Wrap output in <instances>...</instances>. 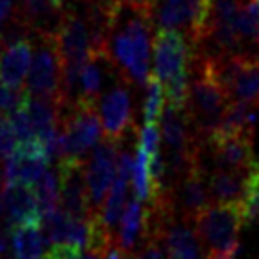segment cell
<instances>
[{"label": "cell", "instance_id": "cell-20", "mask_svg": "<svg viewBox=\"0 0 259 259\" xmlns=\"http://www.w3.org/2000/svg\"><path fill=\"white\" fill-rule=\"evenodd\" d=\"M238 208L242 213L244 225H250L259 219V160L251 164L246 174L242 196L238 200Z\"/></svg>", "mask_w": 259, "mask_h": 259}, {"label": "cell", "instance_id": "cell-8", "mask_svg": "<svg viewBox=\"0 0 259 259\" xmlns=\"http://www.w3.org/2000/svg\"><path fill=\"white\" fill-rule=\"evenodd\" d=\"M128 82L122 78H116L109 92L101 94L96 103L99 122H101V132L105 134V139L118 143L134 132V107H132V94H130Z\"/></svg>", "mask_w": 259, "mask_h": 259}, {"label": "cell", "instance_id": "cell-18", "mask_svg": "<svg viewBox=\"0 0 259 259\" xmlns=\"http://www.w3.org/2000/svg\"><path fill=\"white\" fill-rule=\"evenodd\" d=\"M128 181L130 179L122 178V176L114 179L111 189H109L107 202L103 206H99V210L96 211L97 221L111 235H114V229L118 225L122 211H124V204H126V196H128Z\"/></svg>", "mask_w": 259, "mask_h": 259}, {"label": "cell", "instance_id": "cell-7", "mask_svg": "<svg viewBox=\"0 0 259 259\" xmlns=\"http://www.w3.org/2000/svg\"><path fill=\"white\" fill-rule=\"evenodd\" d=\"M211 0H153L151 16L156 29H176L183 32L191 48L202 34Z\"/></svg>", "mask_w": 259, "mask_h": 259}, {"label": "cell", "instance_id": "cell-29", "mask_svg": "<svg viewBox=\"0 0 259 259\" xmlns=\"http://www.w3.org/2000/svg\"><path fill=\"white\" fill-rule=\"evenodd\" d=\"M76 259H99V255H97V253H94V251L86 250V251H82Z\"/></svg>", "mask_w": 259, "mask_h": 259}, {"label": "cell", "instance_id": "cell-1", "mask_svg": "<svg viewBox=\"0 0 259 259\" xmlns=\"http://www.w3.org/2000/svg\"><path fill=\"white\" fill-rule=\"evenodd\" d=\"M145 2L116 0L114 16L107 32L105 56L118 78L132 88L145 86L151 76L153 16Z\"/></svg>", "mask_w": 259, "mask_h": 259}, {"label": "cell", "instance_id": "cell-28", "mask_svg": "<svg viewBox=\"0 0 259 259\" xmlns=\"http://www.w3.org/2000/svg\"><path fill=\"white\" fill-rule=\"evenodd\" d=\"M236 253H219V251H208L206 259H235Z\"/></svg>", "mask_w": 259, "mask_h": 259}, {"label": "cell", "instance_id": "cell-14", "mask_svg": "<svg viewBox=\"0 0 259 259\" xmlns=\"http://www.w3.org/2000/svg\"><path fill=\"white\" fill-rule=\"evenodd\" d=\"M32 57V36H16L0 44V84L23 88Z\"/></svg>", "mask_w": 259, "mask_h": 259}, {"label": "cell", "instance_id": "cell-9", "mask_svg": "<svg viewBox=\"0 0 259 259\" xmlns=\"http://www.w3.org/2000/svg\"><path fill=\"white\" fill-rule=\"evenodd\" d=\"M118 143L113 141H97L94 147V154L88 166H84V178H86V189H88V200L92 213L99 210V206L105 200L109 189L114 181L116 174V153Z\"/></svg>", "mask_w": 259, "mask_h": 259}, {"label": "cell", "instance_id": "cell-19", "mask_svg": "<svg viewBox=\"0 0 259 259\" xmlns=\"http://www.w3.org/2000/svg\"><path fill=\"white\" fill-rule=\"evenodd\" d=\"M118 223H120V229H118L116 240L122 248H126L132 253L138 248V244H141V238H143V204L141 200L134 196L126 206V210L122 211Z\"/></svg>", "mask_w": 259, "mask_h": 259}, {"label": "cell", "instance_id": "cell-24", "mask_svg": "<svg viewBox=\"0 0 259 259\" xmlns=\"http://www.w3.org/2000/svg\"><path fill=\"white\" fill-rule=\"evenodd\" d=\"M27 92L23 88H10L6 84H0V113L10 114L25 103Z\"/></svg>", "mask_w": 259, "mask_h": 259}, {"label": "cell", "instance_id": "cell-6", "mask_svg": "<svg viewBox=\"0 0 259 259\" xmlns=\"http://www.w3.org/2000/svg\"><path fill=\"white\" fill-rule=\"evenodd\" d=\"M59 132L63 141V156L84 160L86 153L101 139V122L96 105L74 103L61 109Z\"/></svg>", "mask_w": 259, "mask_h": 259}, {"label": "cell", "instance_id": "cell-4", "mask_svg": "<svg viewBox=\"0 0 259 259\" xmlns=\"http://www.w3.org/2000/svg\"><path fill=\"white\" fill-rule=\"evenodd\" d=\"M242 213L238 204L213 202L191 219L198 242L208 251L238 253V233L242 229Z\"/></svg>", "mask_w": 259, "mask_h": 259}, {"label": "cell", "instance_id": "cell-27", "mask_svg": "<svg viewBox=\"0 0 259 259\" xmlns=\"http://www.w3.org/2000/svg\"><path fill=\"white\" fill-rule=\"evenodd\" d=\"M10 251V229L6 227V231L0 233V259H4Z\"/></svg>", "mask_w": 259, "mask_h": 259}, {"label": "cell", "instance_id": "cell-3", "mask_svg": "<svg viewBox=\"0 0 259 259\" xmlns=\"http://www.w3.org/2000/svg\"><path fill=\"white\" fill-rule=\"evenodd\" d=\"M229 103H231V97L227 96L225 90L219 86V82L206 69L202 57L193 52L189 99H187L185 109L198 141H204L218 130Z\"/></svg>", "mask_w": 259, "mask_h": 259}, {"label": "cell", "instance_id": "cell-15", "mask_svg": "<svg viewBox=\"0 0 259 259\" xmlns=\"http://www.w3.org/2000/svg\"><path fill=\"white\" fill-rule=\"evenodd\" d=\"M162 244L168 259H202L200 242L189 221L171 219L162 233Z\"/></svg>", "mask_w": 259, "mask_h": 259}, {"label": "cell", "instance_id": "cell-31", "mask_svg": "<svg viewBox=\"0 0 259 259\" xmlns=\"http://www.w3.org/2000/svg\"><path fill=\"white\" fill-rule=\"evenodd\" d=\"M0 211H2V198H0Z\"/></svg>", "mask_w": 259, "mask_h": 259}, {"label": "cell", "instance_id": "cell-26", "mask_svg": "<svg viewBox=\"0 0 259 259\" xmlns=\"http://www.w3.org/2000/svg\"><path fill=\"white\" fill-rule=\"evenodd\" d=\"M99 259H132V253H130L126 248H122L118 240H116V236L111 238L107 246L101 250L99 253Z\"/></svg>", "mask_w": 259, "mask_h": 259}, {"label": "cell", "instance_id": "cell-25", "mask_svg": "<svg viewBox=\"0 0 259 259\" xmlns=\"http://www.w3.org/2000/svg\"><path fill=\"white\" fill-rule=\"evenodd\" d=\"M14 149H16V138L10 130L8 118L4 116L0 120V158H6Z\"/></svg>", "mask_w": 259, "mask_h": 259}, {"label": "cell", "instance_id": "cell-2", "mask_svg": "<svg viewBox=\"0 0 259 259\" xmlns=\"http://www.w3.org/2000/svg\"><path fill=\"white\" fill-rule=\"evenodd\" d=\"M153 46V74L164 90L166 105L187 107L193 48L176 29H158Z\"/></svg>", "mask_w": 259, "mask_h": 259}, {"label": "cell", "instance_id": "cell-13", "mask_svg": "<svg viewBox=\"0 0 259 259\" xmlns=\"http://www.w3.org/2000/svg\"><path fill=\"white\" fill-rule=\"evenodd\" d=\"M2 210L6 213V227L25 225V223H42L40 208L32 185L23 181L2 183Z\"/></svg>", "mask_w": 259, "mask_h": 259}, {"label": "cell", "instance_id": "cell-11", "mask_svg": "<svg viewBox=\"0 0 259 259\" xmlns=\"http://www.w3.org/2000/svg\"><path fill=\"white\" fill-rule=\"evenodd\" d=\"M211 153L213 166L219 170L248 171L255 162L253 156V136L246 134H211L200 141Z\"/></svg>", "mask_w": 259, "mask_h": 259}, {"label": "cell", "instance_id": "cell-30", "mask_svg": "<svg viewBox=\"0 0 259 259\" xmlns=\"http://www.w3.org/2000/svg\"><path fill=\"white\" fill-rule=\"evenodd\" d=\"M56 2H59V4H65V2H67V0H56Z\"/></svg>", "mask_w": 259, "mask_h": 259}, {"label": "cell", "instance_id": "cell-22", "mask_svg": "<svg viewBox=\"0 0 259 259\" xmlns=\"http://www.w3.org/2000/svg\"><path fill=\"white\" fill-rule=\"evenodd\" d=\"M145 101H143V118L145 124H158V118L164 109V90L158 78L151 74L145 82Z\"/></svg>", "mask_w": 259, "mask_h": 259}, {"label": "cell", "instance_id": "cell-17", "mask_svg": "<svg viewBox=\"0 0 259 259\" xmlns=\"http://www.w3.org/2000/svg\"><path fill=\"white\" fill-rule=\"evenodd\" d=\"M10 250L16 259H40L46 251V240L36 223H25L10 229Z\"/></svg>", "mask_w": 259, "mask_h": 259}, {"label": "cell", "instance_id": "cell-10", "mask_svg": "<svg viewBox=\"0 0 259 259\" xmlns=\"http://www.w3.org/2000/svg\"><path fill=\"white\" fill-rule=\"evenodd\" d=\"M57 183H59V208L73 218L92 215L88 189L84 178V160L67 158L57 160Z\"/></svg>", "mask_w": 259, "mask_h": 259}, {"label": "cell", "instance_id": "cell-5", "mask_svg": "<svg viewBox=\"0 0 259 259\" xmlns=\"http://www.w3.org/2000/svg\"><path fill=\"white\" fill-rule=\"evenodd\" d=\"M63 63L54 32L32 36V57L25 76V92L31 96L50 97L61 107Z\"/></svg>", "mask_w": 259, "mask_h": 259}, {"label": "cell", "instance_id": "cell-21", "mask_svg": "<svg viewBox=\"0 0 259 259\" xmlns=\"http://www.w3.org/2000/svg\"><path fill=\"white\" fill-rule=\"evenodd\" d=\"M32 191L36 194L40 215L44 218L46 213L59 208V183H57L56 170H44L40 178L32 183Z\"/></svg>", "mask_w": 259, "mask_h": 259}, {"label": "cell", "instance_id": "cell-23", "mask_svg": "<svg viewBox=\"0 0 259 259\" xmlns=\"http://www.w3.org/2000/svg\"><path fill=\"white\" fill-rule=\"evenodd\" d=\"M10 124V130L16 138V145L17 143H31V141H36V134H34V128H32L31 120H29V114L25 111V107L21 105L19 109L12 111L10 114H6Z\"/></svg>", "mask_w": 259, "mask_h": 259}, {"label": "cell", "instance_id": "cell-32", "mask_svg": "<svg viewBox=\"0 0 259 259\" xmlns=\"http://www.w3.org/2000/svg\"><path fill=\"white\" fill-rule=\"evenodd\" d=\"M255 4H257V8H259V0H255Z\"/></svg>", "mask_w": 259, "mask_h": 259}, {"label": "cell", "instance_id": "cell-12", "mask_svg": "<svg viewBox=\"0 0 259 259\" xmlns=\"http://www.w3.org/2000/svg\"><path fill=\"white\" fill-rule=\"evenodd\" d=\"M65 4L56 0H19L12 8V19L29 36L54 32L59 25Z\"/></svg>", "mask_w": 259, "mask_h": 259}, {"label": "cell", "instance_id": "cell-16", "mask_svg": "<svg viewBox=\"0 0 259 259\" xmlns=\"http://www.w3.org/2000/svg\"><path fill=\"white\" fill-rule=\"evenodd\" d=\"M248 171H231L213 168L211 174L206 171V187L210 200L218 204H238L244 191Z\"/></svg>", "mask_w": 259, "mask_h": 259}]
</instances>
